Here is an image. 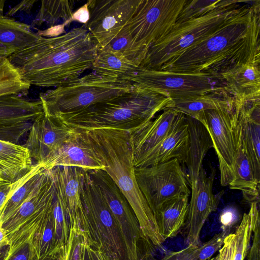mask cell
Instances as JSON below:
<instances>
[{"mask_svg":"<svg viewBox=\"0 0 260 260\" xmlns=\"http://www.w3.org/2000/svg\"><path fill=\"white\" fill-rule=\"evenodd\" d=\"M260 1H253L216 31L158 70L219 75L240 64H259Z\"/></svg>","mask_w":260,"mask_h":260,"instance_id":"cell-1","label":"cell"},{"mask_svg":"<svg viewBox=\"0 0 260 260\" xmlns=\"http://www.w3.org/2000/svg\"><path fill=\"white\" fill-rule=\"evenodd\" d=\"M100 47L85 25L55 37L41 38L8 58L30 86L58 87L91 68Z\"/></svg>","mask_w":260,"mask_h":260,"instance_id":"cell-2","label":"cell"},{"mask_svg":"<svg viewBox=\"0 0 260 260\" xmlns=\"http://www.w3.org/2000/svg\"><path fill=\"white\" fill-rule=\"evenodd\" d=\"M84 132L92 142L105 167L104 170L129 202L145 240L155 246H161L164 240L159 233L154 215L136 181L132 133L112 128Z\"/></svg>","mask_w":260,"mask_h":260,"instance_id":"cell-3","label":"cell"},{"mask_svg":"<svg viewBox=\"0 0 260 260\" xmlns=\"http://www.w3.org/2000/svg\"><path fill=\"white\" fill-rule=\"evenodd\" d=\"M133 84L131 91L109 100L74 112L54 115L78 131L112 128L135 132L166 109L171 99Z\"/></svg>","mask_w":260,"mask_h":260,"instance_id":"cell-4","label":"cell"},{"mask_svg":"<svg viewBox=\"0 0 260 260\" xmlns=\"http://www.w3.org/2000/svg\"><path fill=\"white\" fill-rule=\"evenodd\" d=\"M253 1L230 0L198 18L176 24L148 49L140 69L158 70L216 31Z\"/></svg>","mask_w":260,"mask_h":260,"instance_id":"cell-5","label":"cell"},{"mask_svg":"<svg viewBox=\"0 0 260 260\" xmlns=\"http://www.w3.org/2000/svg\"><path fill=\"white\" fill-rule=\"evenodd\" d=\"M80 226L88 245L109 260H128L123 239L115 218L97 184L87 171L81 192Z\"/></svg>","mask_w":260,"mask_h":260,"instance_id":"cell-6","label":"cell"},{"mask_svg":"<svg viewBox=\"0 0 260 260\" xmlns=\"http://www.w3.org/2000/svg\"><path fill=\"white\" fill-rule=\"evenodd\" d=\"M133 87L131 81L92 72L68 85L41 93L39 99L44 110L50 113H68L109 100Z\"/></svg>","mask_w":260,"mask_h":260,"instance_id":"cell-7","label":"cell"},{"mask_svg":"<svg viewBox=\"0 0 260 260\" xmlns=\"http://www.w3.org/2000/svg\"><path fill=\"white\" fill-rule=\"evenodd\" d=\"M186 2V0H139L123 27L143 61L149 48L176 24Z\"/></svg>","mask_w":260,"mask_h":260,"instance_id":"cell-8","label":"cell"},{"mask_svg":"<svg viewBox=\"0 0 260 260\" xmlns=\"http://www.w3.org/2000/svg\"><path fill=\"white\" fill-rule=\"evenodd\" d=\"M131 82L171 100L213 93L230 94L221 76L210 73L139 69Z\"/></svg>","mask_w":260,"mask_h":260,"instance_id":"cell-9","label":"cell"},{"mask_svg":"<svg viewBox=\"0 0 260 260\" xmlns=\"http://www.w3.org/2000/svg\"><path fill=\"white\" fill-rule=\"evenodd\" d=\"M138 187L155 213L165 204L190 191L178 158L145 167L135 168Z\"/></svg>","mask_w":260,"mask_h":260,"instance_id":"cell-10","label":"cell"},{"mask_svg":"<svg viewBox=\"0 0 260 260\" xmlns=\"http://www.w3.org/2000/svg\"><path fill=\"white\" fill-rule=\"evenodd\" d=\"M99 186L119 227L129 260L139 255V242L144 239L136 216L127 199L103 170L87 171Z\"/></svg>","mask_w":260,"mask_h":260,"instance_id":"cell-11","label":"cell"},{"mask_svg":"<svg viewBox=\"0 0 260 260\" xmlns=\"http://www.w3.org/2000/svg\"><path fill=\"white\" fill-rule=\"evenodd\" d=\"M234 112V110H209L194 118L205 126L210 137L218 159L220 182L223 186L229 185L235 176Z\"/></svg>","mask_w":260,"mask_h":260,"instance_id":"cell-12","label":"cell"},{"mask_svg":"<svg viewBox=\"0 0 260 260\" xmlns=\"http://www.w3.org/2000/svg\"><path fill=\"white\" fill-rule=\"evenodd\" d=\"M139 0H90L89 19L84 25L100 48L107 46L132 16Z\"/></svg>","mask_w":260,"mask_h":260,"instance_id":"cell-13","label":"cell"},{"mask_svg":"<svg viewBox=\"0 0 260 260\" xmlns=\"http://www.w3.org/2000/svg\"><path fill=\"white\" fill-rule=\"evenodd\" d=\"M18 94L0 96V140L19 144L37 119L44 115L39 99L31 101Z\"/></svg>","mask_w":260,"mask_h":260,"instance_id":"cell-14","label":"cell"},{"mask_svg":"<svg viewBox=\"0 0 260 260\" xmlns=\"http://www.w3.org/2000/svg\"><path fill=\"white\" fill-rule=\"evenodd\" d=\"M216 170L212 168L207 175L203 168L201 170L196 182L190 186L191 199L184 225L185 239L190 245L199 244L202 228L209 215L215 211L219 205L221 192L215 194L213 185Z\"/></svg>","mask_w":260,"mask_h":260,"instance_id":"cell-15","label":"cell"},{"mask_svg":"<svg viewBox=\"0 0 260 260\" xmlns=\"http://www.w3.org/2000/svg\"><path fill=\"white\" fill-rule=\"evenodd\" d=\"M44 111V115L33 123L23 145L29 151L31 158L39 164L44 162L54 151L77 132L56 115Z\"/></svg>","mask_w":260,"mask_h":260,"instance_id":"cell-16","label":"cell"},{"mask_svg":"<svg viewBox=\"0 0 260 260\" xmlns=\"http://www.w3.org/2000/svg\"><path fill=\"white\" fill-rule=\"evenodd\" d=\"M41 165L45 170L58 166L76 167L86 171L105 168L90 138L85 132L78 130Z\"/></svg>","mask_w":260,"mask_h":260,"instance_id":"cell-17","label":"cell"},{"mask_svg":"<svg viewBox=\"0 0 260 260\" xmlns=\"http://www.w3.org/2000/svg\"><path fill=\"white\" fill-rule=\"evenodd\" d=\"M243 145L256 179L260 181V100L235 103Z\"/></svg>","mask_w":260,"mask_h":260,"instance_id":"cell-18","label":"cell"},{"mask_svg":"<svg viewBox=\"0 0 260 260\" xmlns=\"http://www.w3.org/2000/svg\"><path fill=\"white\" fill-rule=\"evenodd\" d=\"M184 115L175 109L168 108L154 120L132 133L134 161L159 145Z\"/></svg>","mask_w":260,"mask_h":260,"instance_id":"cell-19","label":"cell"},{"mask_svg":"<svg viewBox=\"0 0 260 260\" xmlns=\"http://www.w3.org/2000/svg\"><path fill=\"white\" fill-rule=\"evenodd\" d=\"M55 188L58 191L69 213L72 228L78 222L82 208L81 192L86 171L76 167L58 166L50 170Z\"/></svg>","mask_w":260,"mask_h":260,"instance_id":"cell-20","label":"cell"},{"mask_svg":"<svg viewBox=\"0 0 260 260\" xmlns=\"http://www.w3.org/2000/svg\"><path fill=\"white\" fill-rule=\"evenodd\" d=\"M233 132L235 145V176L229 184V187L241 190L244 199L250 203L259 202V181L255 177L245 149L235 110L234 112Z\"/></svg>","mask_w":260,"mask_h":260,"instance_id":"cell-21","label":"cell"},{"mask_svg":"<svg viewBox=\"0 0 260 260\" xmlns=\"http://www.w3.org/2000/svg\"><path fill=\"white\" fill-rule=\"evenodd\" d=\"M235 103L243 104L260 98L259 64H240L220 74Z\"/></svg>","mask_w":260,"mask_h":260,"instance_id":"cell-22","label":"cell"},{"mask_svg":"<svg viewBox=\"0 0 260 260\" xmlns=\"http://www.w3.org/2000/svg\"><path fill=\"white\" fill-rule=\"evenodd\" d=\"M188 140V124L184 115L166 138L156 147L134 161L135 168L145 167L178 158L181 164Z\"/></svg>","mask_w":260,"mask_h":260,"instance_id":"cell-23","label":"cell"},{"mask_svg":"<svg viewBox=\"0 0 260 260\" xmlns=\"http://www.w3.org/2000/svg\"><path fill=\"white\" fill-rule=\"evenodd\" d=\"M188 140L185 155L181 164L187 168L186 178L190 186L196 182L203 167L204 159L212 143L205 126L198 120L187 116Z\"/></svg>","mask_w":260,"mask_h":260,"instance_id":"cell-24","label":"cell"},{"mask_svg":"<svg viewBox=\"0 0 260 260\" xmlns=\"http://www.w3.org/2000/svg\"><path fill=\"white\" fill-rule=\"evenodd\" d=\"M41 37L31 31L29 25L0 15V57L8 58Z\"/></svg>","mask_w":260,"mask_h":260,"instance_id":"cell-25","label":"cell"},{"mask_svg":"<svg viewBox=\"0 0 260 260\" xmlns=\"http://www.w3.org/2000/svg\"><path fill=\"white\" fill-rule=\"evenodd\" d=\"M234 98L228 93H213L171 100L168 108L192 118L200 113L212 109H235Z\"/></svg>","mask_w":260,"mask_h":260,"instance_id":"cell-26","label":"cell"},{"mask_svg":"<svg viewBox=\"0 0 260 260\" xmlns=\"http://www.w3.org/2000/svg\"><path fill=\"white\" fill-rule=\"evenodd\" d=\"M189 195H182L162 205L154 214L160 235L166 239L175 237L186 220Z\"/></svg>","mask_w":260,"mask_h":260,"instance_id":"cell-27","label":"cell"},{"mask_svg":"<svg viewBox=\"0 0 260 260\" xmlns=\"http://www.w3.org/2000/svg\"><path fill=\"white\" fill-rule=\"evenodd\" d=\"M91 69L98 75L131 82L139 70L122 55L107 46L99 48Z\"/></svg>","mask_w":260,"mask_h":260,"instance_id":"cell-28","label":"cell"},{"mask_svg":"<svg viewBox=\"0 0 260 260\" xmlns=\"http://www.w3.org/2000/svg\"><path fill=\"white\" fill-rule=\"evenodd\" d=\"M29 151L23 145L0 140V179L14 181L32 166Z\"/></svg>","mask_w":260,"mask_h":260,"instance_id":"cell-29","label":"cell"},{"mask_svg":"<svg viewBox=\"0 0 260 260\" xmlns=\"http://www.w3.org/2000/svg\"><path fill=\"white\" fill-rule=\"evenodd\" d=\"M75 3V1L69 0L41 1L40 8L32 24L40 26L46 23L51 27L62 22L67 26L70 24Z\"/></svg>","mask_w":260,"mask_h":260,"instance_id":"cell-30","label":"cell"},{"mask_svg":"<svg viewBox=\"0 0 260 260\" xmlns=\"http://www.w3.org/2000/svg\"><path fill=\"white\" fill-rule=\"evenodd\" d=\"M229 234L230 229L226 228L201 245H189L181 250L169 253L161 260H208L220 249Z\"/></svg>","mask_w":260,"mask_h":260,"instance_id":"cell-31","label":"cell"},{"mask_svg":"<svg viewBox=\"0 0 260 260\" xmlns=\"http://www.w3.org/2000/svg\"><path fill=\"white\" fill-rule=\"evenodd\" d=\"M258 203L254 202L251 203L248 212L244 214L240 225L234 233L236 243L232 260H244L247 256L254 222L255 218L259 215Z\"/></svg>","mask_w":260,"mask_h":260,"instance_id":"cell-32","label":"cell"},{"mask_svg":"<svg viewBox=\"0 0 260 260\" xmlns=\"http://www.w3.org/2000/svg\"><path fill=\"white\" fill-rule=\"evenodd\" d=\"M30 87L8 58L0 57V96L10 94L24 96Z\"/></svg>","mask_w":260,"mask_h":260,"instance_id":"cell-33","label":"cell"},{"mask_svg":"<svg viewBox=\"0 0 260 260\" xmlns=\"http://www.w3.org/2000/svg\"><path fill=\"white\" fill-rule=\"evenodd\" d=\"M45 171H39L16 189L1 212V218L10 217L18 209L40 185Z\"/></svg>","mask_w":260,"mask_h":260,"instance_id":"cell-34","label":"cell"},{"mask_svg":"<svg viewBox=\"0 0 260 260\" xmlns=\"http://www.w3.org/2000/svg\"><path fill=\"white\" fill-rule=\"evenodd\" d=\"M230 1L186 0L178 16L176 24L203 16L228 4Z\"/></svg>","mask_w":260,"mask_h":260,"instance_id":"cell-35","label":"cell"},{"mask_svg":"<svg viewBox=\"0 0 260 260\" xmlns=\"http://www.w3.org/2000/svg\"><path fill=\"white\" fill-rule=\"evenodd\" d=\"M86 242L80 223L74 225L70 230L67 243L60 251V260H83Z\"/></svg>","mask_w":260,"mask_h":260,"instance_id":"cell-36","label":"cell"},{"mask_svg":"<svg viewBox=\"0 0 260 260\" xmlns=\"http://www.w3.org/2000/svg\"><path fill=\"white\" fill-rule=\"evenodd\" d=\"M106 46L122 55L139 69L143 61L142 57L134 46L127 31L124 27Z\"/></svg>","mask_w":260,"mask_h":260,"instance_id":"cell-37","label":"cell"},{"mask_svg":"<svg viewBox=\"0 0 260 260\" xmlns=\"http://www.w3.org/2000/svg\"><path fill=\"white\" fill-rule=\"evenodd\" d=\"M259 215L255 219L252 231V244L247 254V260H260Z\"/></svg>","mask_w":260,"mask_h":260,"instance_id":"cell-38","label":"cell"},{"mask_svg":"<svg viewBox=\"0 0 260 260\" xmlns=\"http://www.w3.org/2000/svg\"><path fill=\"white\" fill-rule=\"evenodd\" d=\"M236 236L235 233L229 234L224 238L223 244L215 260H232L235 247Z\"/></svg>","mask_w":260,"mask_h":260,"instance_id":"cell-39","label":"cell"},{"mask_svg":"<svg viewBox=\"0 0 260 260\" xmlns=\"http://www.w3.org/2000/svg\"><path fill=\"white\" fill-rule=\"evenodd\" d=\"M89 11L87 3L73 12L70 23L73 21H77L85 25L89 21Z\"/></svg>","mask_w":260,"mask_h":260,"instance_id":"cell-40","label":"cell"},{"mask_svg":"<svg viewBox=\"0 0 260 260\" xmlns=\"http://www.w3.org/2000/svg\"><path fill=\"white\" fill-rule=\"evenodd\" d=\"M37 1L30 0V1H23L17 5L14 6L10 9L7 12V15L11 16L16 14L18 12H24L27 14L29 13L31 11L32 7Z\"/></svg>","mask_w":260,"mask_h":260,"instance_id":"cell-41","label":"cell"},{"mask_svg":"<svg viewBox=\"0 0 260 260\" xmlns=\"http://www.w3.org/2000/svg\"><path fill=\"white\" fill-rule=\"evenodd\" d=\"M83 260H92L91 254L90 252L89 245L86 242L83 253Z\"/></svg>","mask_w":260,"mask_h":260,"instance_id":"cell-42","label":"cell"},{"mask_svg":"<svg viewBox=\"0 0 260 260\" xmlns=\"http://www.w3.org/2000/svg\"><path fill=\"white\" fill-rule=\"evenodd\" d=\"M6 1L5 0H0V15H3V11L4 9V7L5 5Z\"/></svg>","mask_w":260,"mask_h":260,"instance_id":"cell-43","label":"cell"},{"mask_svg":"<svg viewBox=\"0 0 260 260\" xmlns=\"http://www.w3.org/2000/svg\"><path fill=\"white\" fill-rule=\"evenodd\" d=\"M14 260H27L26 257L24 255L20 254L16 256Z\"/></svg>","mask_w":260,"mask_h":260,"instance_id":"cell-44","label":"cell"},{"mask_svg":"<svg viewBox=\"0 0 260 260\" xmlns=\"http://www.w3.org/2000/svg\"><path fill=\"white\" fill-rule=\"evenodd\" d=\"M3 238V234L2 232L0 231V242L2 240Z\"/></svg>","mask_w":260,"mask_h":260,"instance_id":"cell-45","label":"cell"}]
</instances>
